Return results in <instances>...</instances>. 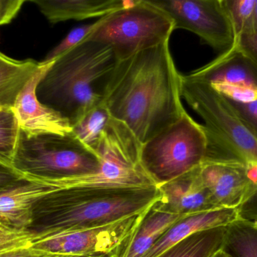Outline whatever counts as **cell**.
Wrapping results in <instances>:
<instances>
[{
  "mask_svg": "<svg viewBox=\"0 0 257 257\" xmlns=\"http://www.w3.org/2000/svg\"><path fill=\"white\" fill-rule=\"evenodd\" d=\"M181 77L167 41L119 61L107 85L104 104L113 119L145 143L185 113Z\"/></svg>",
  "mask_w": 257,
  "mask_h": 257,
  "instance_id": "cell-1",
  "label": "cell"
},
{
  "mask_svg": "<svg viewBox=\"0 0 257 257\" xmlns=\"http://www.w3.org/2000/svg\"><path fill=\"white\" fill-rule=\"evenodd\" d=\"M158 187H74L56 190L35 205V237L105 226L149 209Z\"/></svg>",
  "mask_w": 257,
  "mask_h": 257,
  "instance_id": "cell-2",
  "label": "cell"
},
{
  "mask_svg": "<svg viewBox=\"0 0 257 257\" xmlns=\"http://www.w3.org/2000/svg\"><path fill=\"white\" fill-rule=\"evenodd\" d=\"M118 62L108 45L83 41L54 60L38 84V100L72 127L87 112L103 103Z\"/></svg>",
  "mask_w": 257,
  "mask_h": 257,
  "instance_id": "cell-3",
  "label": "cell"
},
{
  "mask_svg": "<svg viewBox=\"0 0 257 257\" xmlns=\"http://www.w3.org/2000/svg\"><path fill=\"white\" fill-rule=\"evenodd\" d=\"M102 159L69 134H29L20 129L12 166L26 178L66 181L96 175Z\"/></svg>",
  "mask_w": 257,
  "mask_h": 257,
  "instance_id": "cell-4",
  "label": "cell"
},
{
  "mask_svg": "<svg viewBox=\"0 0 257 257\" xmlns=\"http://www.w3.org/2000/svg\"><path fill=\"white\" fill-rule=\"evenodd\" d=\"M207 146L205 127L185 112L175 123L142 143L141 163L158 187L199 167Z\"/></svg>",
  "mask_w": 257,
  "mask_h": 257,
  "instance_id": "cell-5",
  "label": "cell"
},
{
  "mask_svg": "<svg viewBox=\"0 0 257 257\" xmlns=\"http://www.w3.org/2000/svg\"><path fill=\"white\" fill-rule=\"evenodd\" d=\"M174 30L173 21L164 12L149 0H137L130 7L99 18L84 41L108 45L120 61L169 41Z\"/></svg>",
  "mask_w": 257,
  "mask_h": 257,
  "instance_id": "cell-6",
  "label": "cell"
},
{
  "mask_svg": "<svg viewBox=\"0 0 257 257\" xmlns=\"http://www.w3.org/2000/svg\"><path fill=\"white\" fill-rule=\"evenodd\" d=\"M181 97L203 119L208 135L247 164H257V140L221 94L187 75L181 77Z\"/></svg>",
  "mask_w": 257,
  "mask_h": 257,
  "instance_id": "cell-7",
  "label": "cell"
},
{
  "mask_svg": "<svg viewBox=\"0 0 257 257\" xmlns=\"http://www.w3.org/2000/svg\"><path fill=\"white\" fill-rule=\"evenodd\" d=\"M147 211L105 226L35 237L31 248L52 254L122 257Z\"/></svg>",
  "mask_w": 257,
  "mask_h": 257,
  "instance_id": "cell-8",
  "label": "cell"
},
{
  "mask_svg": "<svg viewBox=\"0 0 257 257\" xmlns=\"http://www.w3.org/2000/svg\"><path fill=\"white\" fill-rule=\"evenodd\" d=\"M173 21L174 28L197 35L217 51H227L235 41L222 0H149Z\"/></svg>",
  "mask_w": 257,
  "mask_h": 257,
  "instance_id": "cell-9",
  "label": "cell"
},
{
  "mask_svg": "<svg viewBox=\"0 0 257 257\" xmlns=\"http://www.w3.org/2000/svg\"><path fill=\"white\" fill-rule=\"evenodd\" d=\"M188 75L208 83L226 98L241 101L257 99V66L234 46Z\"/></svg>",
  "mask_w": 257,
  "mask_h": 257,
  "instance_id": "cell-10",
  "label": "cell"
},
{
  "mask_svg": "<svg viewBox=\"0 0 257 257\" xmlns=\"http://www.w3.org/2000/svg\"><path fill=\"white\" fill-rule=\"evenodd\" d=\"M249 164L229 150L207 155L199 176L219 208H237L247 186Z\"/></svg>",
  "mask_w": 257,
  "mask_h": 257,
  "instance_id": "cell-11",
  "label": "cell"
},
{
  "mask_svg": "<svg viewBox=\"0 0 257 257\" xmlns=\"http://www.w3.org/2000/svg\"><path fill=\"white\" fill-rule=\"evenodd\" d=\"M54 61L40 63L35 73L27 81L15 100L12 112L20 129L29 134H65L72 132L70 123L54 110L41 104L36 95V89Z\"/></svg>",
  "mask_w": 257,
  "mask_h": 257,
  "instance_id": "cell-12",
  "label": "cell"
},
{
  "mask_svg": "<svg viewBox=\"0 0 257 257\" xmlns=\"http://www.w3.org/2000/svg\"><path fill=\"white\" fill-rule=\"evenodd\" d=\"M199 167L158 187L160 198L154 208L178 216L219 209L201 180Z\"/></svg>",
  "mask_w": 257,
  "mask_h": 257,
  "instance_id": "cell-13",
  "label": "cell"
},
{
  "mask_svg": "<svg viewBox=\"0 0 257 257\" xmlns=\"http://www.w3.org/2000/svg\"><path fill=\"white\" fill-rule=\"evenodd\" d=\"M26 178L24 182L0 193V224L3 226L29 231L38 201L56 191L49 181Z\"/></svg>",
  "mask_w": 257,
  "mask_h": 257,
  "instance_id": "cell-14",
  "label": "cell"
},
{
  "mask_svg": "<svg viewBox=\"0 0 257 257\" xmlns=\"http://www.w3.org/2000/svg\"><path fill=\"white\" fill-rule=\"evenodd\" d=\"M237 220L238 216L236 208H219L184 216L175 222L143 257H157L169 247L196 232L227 226Z\"/></svg>",
  "mask_w": 257,
  "mask_h": 257,
  "instance_id": "cell-15",
  "label": "cell"
},
{
  "mask_svg": "<svg viewBox=\"0 0 257 257\" xmlns=\"http://www.w3.org/2000/svg\"><path fill=\"white\" fill-rule=\"evenodd\" d=\"M51 24L75 20L82 21L103 18L113 12L130 7L136 1L124 0H30Z\"/></svg>",
  "mask_w": 257,
  "mask_h": 257,
  "instance_id": "cell-16",
  "label": "cell"
},
{
  "mask_svg": "<svg viewBox=\"0 0 257 257\" xmlns=\"http://www.w3.org/2000/svg\"><path fill=\"white\" fill-rule=\"evenodd\" d=\"M183 217L157 211L152 205L138 226L122 257H143L162 235Z\"/></svg>",
  "mask_w": 257,
  "mask_h": 257,
  "instance_id": "cell-17",
  "label": "cell"
},
{
  "mask_svg": "<svg viewBox=\"0 0 257 257\" xmlns=\"http://www.w3.org/2000/svg\"><path fill=\"white\" fill-rule=\"evenodd\" d=\"M39 66V63L32 59L14 60L0 52V105L12 109L17 97Z\"/></svg>",
  "mask_w": 257,
  "mask_h": 257,
  "instance_id": "cell-18",
  "label": "cell"
},
{
  "mask_svg": "<svg viewBox=\"0 0 257 257\" xmlns=\"http://www.w3.org/2000/svg\"><path fill=\"white\" fill-rule=\"evenodd\" d=\"M227 226L196 232L157 257H210L223 248Z\"/></svg>",
  "mask_w": 257,
  "mask_h": 257,
  "instance_id": "cell-19",
  "label": "cell"
},
{
  "mask_svg": "<svg viewBox=\"0 0 257 257\" xmlns=\"http://www.w3.org/2000/svg\"><path fill=\"white\" fill-rule=\"evenodd\" d=\"M222 249L232 257H257V223L238 219L227 226Z\"/></svg>",
  "mask_w": 257,
  "mask_h": 257,
  "instance_id": "cell-20",
  "label": "cell"
},
{
  "mask_svg": "<svg viewBox=\"0 0 257 257\" xmlns=\"http://www.w3.org/2000/svg\"><path fill=\"white\" fill-rule=\"evenodd\" d=\"M111 118L108 109L102 103L72 125V133L81 143L95 151Z\"/></svg>",
  "mask_w": 257,
  "mask_h": 257,
  "instance_id": "cell-21",
  "label": "cell"
},
{
  "mask_svg": "<svg viewBox=\"0 0 257 257\" xmlns=\"http://www.w3.org/2000/svg\"><path fill=\"white\" fill-rule=\"evenodd\" d=\"M20 128L12 109L0 111V162L12 166Z\"/></svg>",
  "mask_w": 257,
  "mask_h": 257,
  "instance_id": "cell-22",
  "label": "cell"
},
{
  "mask_svg": "<svg viewBox=\"0 0 257 257\" xmlns=\"http://www.w3.org/2000/svg\"><path fill=\"white\" fill-rule=\"evenodd\" d=\"M256 0H222L232 24L235 39L248 31Z\"/></svg>",
  "mask_w": 257,
  "mask_h": 257,
  "instance_id": "cell-23",
  "label": "cell"
},
{
  "mask_svg": "<svg viewBox=\"0 0 257 257\" xmlns=\"http://www.w3.org/2000/svg\"><path fill=\"white\" fill-rule=\"evenodd\" d=\"M247 188L239 206L238 219L257 223V164H249Z\"/></svg>",
  "mask_w": 257,
  "mask_h": 257,
  "instance_id": "cell-24",
  "label": "cell"
},
{
  "mask_svg": "<svg viewBox=\"0 0 257 257\" xmlns=\"http://www.w3.org/2000/svg\"><path fill=\"white\" fill-rule=\"evenodd\" d=\"M35 235L28 230L12 229L0 224V256L30 248Z\"/></svg>",
  "mask_w": 257,
  "mask_h": 257,
  "instance_id": "cell-25",
  "label": "cell"
},
{
  "mask_svg": "<svg viewBox=\"0 0 257 257\" xmlns=\"http://www.w3.org/2000/svg\"><path fill=\"white\" fill-rule=\"evenodd\" d=\"M97 25L98 21L93 24L75 27L69 32V34L55 48H53L48 53L46 57L40 63L45 64V63L54 61L68 51L82 42Z\"/></svg>",
  "mask_w": 257,
  "mask_h": 257,
  "instance_id": "cell-26",
  "label": "cell"
},
{
  "mask_svg": "<svg viewBox=\"0 0 257 257\" xmlns=\"http://www.w3.org/2000/svg\"><path fill=\"white\" fill-rule=\"evenodd\" d=\"M224 97V96H223ZM240 120L257 140V99L250 101H236L224 97Z\"/></svg>",
  "mask_w": 257,
  "mask_h": 257,
  "instance_id": "cell-27",
  "label": "cell"
},
{
  "mask_svg": "<svg viewBox=\"0 0 257 257\" xmlns=\"http://www.w3.org/2000/svg\"><path fill=\"white\" fill-rule=\"evenodd\" d=\"M232 46L247 56L257 66V30L240 35L234 41Z\"/></svg>",
  "mask_w": 257,
  "mask_h": 257,
  "instance_id": "cell-28",
  "label": "cell"
},
{
  "mask_svg": "<svg viewBox=\"0 0 257 257\" xmlns=\"http://www.w3.org/2000/svg\"><path fill=\"white\" fill-rule=\"evenodd\" d=\"M26 180V177L18 172L13 166L0 162V193L18 185Z\"/></svg>",
  "mask_w": 257,
  "mask_h": 257,
  "instance_id": "cell-29",
  "label": "cell"
},
{
  "mask_svg": "<svg viewBox=\"0 0 257 257\" xmlns=\"http://www.w3.org/2000/svg\"><path fill=\"white\" fill-rule=\"evenodd\" d=\"M25 2L26 0H0V26L12 22Z\"/></svg>",
  "mask_w": 257,
  "mask_h": 257,
  "instance_id": "cell-30",
  "label": "cell"
},
{
  "mask_svg": "<svg viewBox=\"0 0 257 257\" xmlns=\"http://www.w3.org/2000/svg\"><path fill=\"white\" fill-rule=\"evenodd\" d=\"M45 253V252L39 251L30 247V248L11 252V253L2 255L0 257H42Z\"/></svg>",
  "mask_w": 257,
  "mask_h": 257,
  "instance_id": "cell-31",
  "label": "cell"
},
{
  "mask_svg": "<svg viewBox=\"0 0 257 257\" xmlns=\"http://www.w3.org/2000/svg\"><path fill=\"white\" fill-rule=\"evenodd\" d=\"M256 30H257V0L255 3L254 9H253V15H252L251 21H250V28H249L247 32L256 31Z\"/></svg>",
  "mask_w": 257,
  "mask_h": 257,
  "instance_id": "cell-32",
  "label": "cell"
},
{
  "mask_svg": "<svg viewBox=\"0 0 257 257\" xmlns=\"http://www.w3.org/2000/svg\"><path fill=\"white\" fill-rule=\"evenodd\" d=\"M210 257H232L229 253H226V251L223 250V249H220V250H217V252L214 253V254L211 255Z\"/></svg>",
  "mask_w": 257,
  "mask_h": 257,
  "instance_id": "cell-33",
  "label": "cell"
},
{
  "mask_svg": "<svg viewBox=\"0 0 257 257\" xmlns=\"http://www.w3.org/2000/svg\"><path fill=\"white\" fill-rule=\"evenodd\" d=\"M42 257H84L78 256H70V255H60V254H52V253H45Z\"/></svg>",
  "mask_w": 257,
  "mask_h": 257,
  "instance_id": "cell-34",
  "label": "cell"
},
{
  "mask_svg": "<svg viewBox=\"0 0 257 257\" xmlns=\"http://www.w3.org/2000/svg\"><path fill=\"white\" fill-rule=\"evenodd\" d=\"M7 110V108L6 107H3V106L0 105V111H3V110Z\"/></svg>",
  "mask_w": 257,
  "mask_h": 257,
  "instance_id": "cell-35",
  "label": "cell"
}]
</instances>
